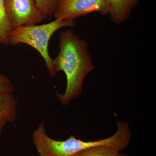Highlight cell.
I'll return each mask as SVG.
<instances>
[{
	"label": "cell",
	"instance_id": "3",
	"mask_svg": "<svg viewBox=\"0 0 156 156\" xmlns=\"http://www.w3.org/2000/svg\"><path fill=\"white\" fill-rule=\"evenodd\" d=\"M76 24L74 20L56 19L42 25L23 26L12 30L9 37V45L15 46L24 44L36 50L44 60L50 76L54 77L56 73L53 59L50 57L48 50L50 39L59 29L73 27Z\"/></svg>",
	"mask_w": 156,
	"mask_h": 156
},
{
	"label": "cell",
	"instance_id": "6",
	"mask_svg": "<svg viewBox=\"0 0 156 156\" xmlns=\"http://www.w3.org/2000/svg\"><path fill=\"white\" fill-rule=\"evenodd\" d=\"M110 8L113 22L121 24L130 17L131 12L138 5L139 0H106Z\"/></svg>",
	"mask_w": 156,
	"mask_h": 156
},
{
	"label": "cell",
	"instance_id": "5",
	"mask_svg": "<svg viewBox=\"0 0 156 156\" xmlns=\"http://www.w3.org/2000/svg\"><path fill=\"white\" fill-rule=\"evenodd\" d=\"M4 5L12 30L23 26L36 25L44 19L35 0H4Z\"/></svg>",
	"mask_w": 156,
	"mask_h": 156
},
{
	"label": "cell",
	"instance_id": "8",
	"mask_svg": "<svg viewBox=\"0 0 156 156\" xmlns=\"http://www.w3.org/2000/svg\"><path fill=\"white\" fill-rule=\"evenodd\" d=\"M119 151L108 145H100L77 152L70 156H118Z\"/></svg>",
	"mask_w": 156,
	"mask_h": 156
},
{
	"label": "cell",
	"instance_id": "11",
	"mask_svg": "<svg viewBox=\"0 0 156 156\" xmlns=\"http://www.w3.org/2000/svg\"><path fill=\"white\" fill-rule=\"evenodd\" d=\"M14 87L11 80L4 75L0 74V94L12 93Z\"/></svg>",
	"mask_w": 156,
	"mask_h": 156
},
{
	"label": "cell",
	"instance_id": "7",
	"mask_svg": "<svg viewBox=\"0 0 156 156\" xmlns=\"http://www.w3.org/2000/svg\"><path fill=\"white\" fill-rule=\"evenodd\" d=\"M18 102L12 93L0 94V136L7 124L17 119Z\"/></svg>",
	"mask_w": 156,
	"mask_h": 156
},
{
	"label": "cell",
	"instance_id": "12",
	"mask_svg": "<svg viewBox=\"0 0 156 156\" xmlns=\"http://www.w3.org/2000/svg\"><path fill=\"white\" fill-rule=\"evenodd\" d=\"M118 156H128L127 155L125 154L121 153L119 152V154H118Z\"/></svg>",
	"mask_w": 156,
	"mask_h": 156
},
{
	"label": "cell",
	"instance_id": "1",
	"mask_svg": "<svg viewBox=\"0 0 156 156\" xmlns=\"http://www.w3.org/2000/svg\"><path fill=\"white\" fill-rule=\"evenodd\" d=\"M59 53L53 59L56 73L63 72L67 85L64 94L56 92L62 106L77 98L83 90L84 79L95 68L86 40L81 39L72 29L59 35Z\"/></svg>",
	"mask_w": 156,
	"mask_h": 156
},
{
	"label": "cell",
	"instance_id": "10",
	"mask_svg": "<svg viewBox=\"0 0 156 156\" xmlns=\"http://www.w3.org/2000/svg\"><path fill=\"white\" fill-rule=\"evenodd\" d=\"M58 0H35L36 4L41 12L44 19L47 17L51 18L53 13Z\"/></svg>",
	"mask_w": 156,
	"mask_h": 156
},
{
	"label": "cell",
	"instance_id": "2",
	"mask_svg": "<svg viewBox=\"0 0 156 156\" xmlns=\"http://www.w3.org/2000/svg\"><path fill=\"white\" fill-rule=\"evenodd\" d=\"M131 138L130 127L125 122H118V129L113 135L95 141H83L73 135L65 140H56L48 136L44 127L37 128L32 134L33 142L40 156H70L80 151L100 145L110 146L120 151L130 144Z\"/></svg>",
	"mask_w": 156,
	"mask_h": 156
},
{
	"label": "cell",
	"instance_id": "4",
	"mask_svg": "<svg viewBox=\"0 0 156 156\" xmlns=\"http://www.w3.org/2000/svg\"><path fill=\"white\" fill-rule=\"evenodd\" d=\"M106 0H58L53 17L56 19L74 20L93 12L109 14Z\"/></svg>",
	"mask_w": 156,
	"mask_h": 156
},
{
	"label": "cell",
	"instance_id": "9",
	"mask_svg": "<svg viewBox=\"0 0 156 156\" xmlns=\"http://www.w3.org/2000/svg\"><path fill=\"white\" fill-rule=\"evenodd\" d=\"M11 30L6 14L4 0H0V44L9 45V37Z\"/></svg>",
	"mask_w": 156,
	"mask_h": 156
}]
</instances>
